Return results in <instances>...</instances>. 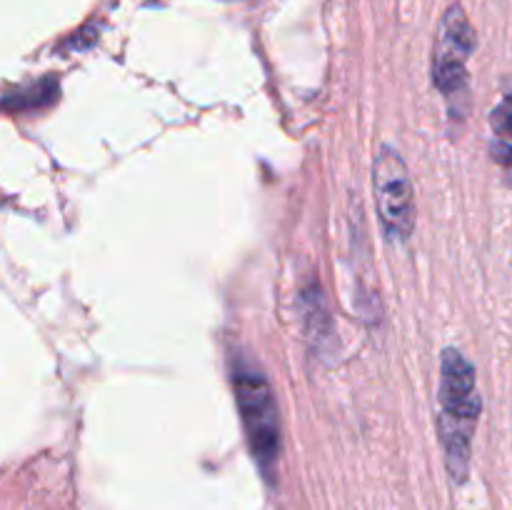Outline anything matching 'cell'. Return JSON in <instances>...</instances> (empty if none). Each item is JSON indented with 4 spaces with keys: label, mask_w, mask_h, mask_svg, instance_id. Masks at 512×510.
<instances>
[{
    "label": "cell",
    "mask_w": 512,
    "mask_h": 510,
    "mask_svg": "<svg viewBox=\"0 0 512 510\" xmlns=\"http://www.w3.org/2000/svg\"><path fill=\"white\" fill-rule=\"evenodd\" d=\"M440 415L438 433L445 465L455 483H465L470 473L473 433L483 400L478 395V375L473 363L458 348H445L440 358Z\"/></svg>",
    "instance_id": "6da1fadb"
},
{
    "label": "cell",
    "mask_w": 512,
    "mask_h": 510,
    "mask_svg": "<svg viewBox=\"0 0 512 510\" xmlns=\"http://www.w3.org/2000/svg\"><path fill=\"white\" fill-rule=\"evenodd\" d=\"M233 390L253 458L258 460L265 478H270L278 465L280 440H283L273 388L253 360L245 355H233Z\"/></svg>",
    "instance_id": "7a4b0ae2"
},
{
    "label": "cell",
    "mask_w": 512,
    "mask_h": 510,
    "mask_svg": "<svg viewBox=\"0 0 512 510\" xmlns=\"http://www.w3.org/2000/svg\"><path fill=\"white\" fill-rule=\"evenodd\" d=\"M475 43L478 38H475L465 8L460 3L450 5L440 20L433 55V80L440 93L450 100V105H455V100L460 98H468V58L473 55Z\"/></svg>",
    "instance_id": "3957f363"
},
{
    "label": "cell",
    "mask_w": 512,
    "mask_h": 510,
    "mask_svg": "<svg viewBox=\"0 0 512 510\" xmlns=\"http://www.w3.org/2000/svg\"><path fill=\"white\" fill-rule=\"evenodd\" d=\"M375 200L385 235L393 243H408L415 230V203L413 185L408 168L400 153L390 145H383L373 163Z\"/></svg>",
    "instance_id": "277c9868"
},
{
    "label": "cell",
    "mask_w": 512,
    "mask_h": 510,
    "mask_svg": "<svg viewBox=\"0 0 512 510\" xmlns=\"http://www.w3.org/2000/svg\"><path fill=\"white\" fill-rule=\"evenodd\" d=\"M53 100H58V80L55 78H43L38 80L30 88L18 90V93H10L3 100L5 110H15V113H23V110H38L50 105Z\"/></svg>",
    "instance_id": "5b68a950"
},
{
    "label": "cell",
    "mask_w": 512,
    "mask_h": 510,
    "mask_svg": "<svg viewBox=\"0 0 512 510\" xmlns=\"http://www.w3.org/2000/svg\"><path fill=\"white\" fill-rule=\"evenodd\" d=\"M490 125H493L495 135H498L500 140H512V93L505 95L503 103L493 110Z\"/></svg>",
    "instance_id": "8992f818"
},
{
    "label": "cell",
    "mask_w": 512,
    "mask_h": 510,
    "mask_svg": "<svg viewBox=\"0 0 512 510\" xmlns=\"http://www.w3.org/2000/svg\"><path fill=\"white\" fill-rule=\"evenodd\" d=\"M490 153H493L495 163H498L505 173L512 175V145L508 140H495V143L490 145Z\"/></svg>",
    "instance_id": "52a82bcc"
}]
</instances>
